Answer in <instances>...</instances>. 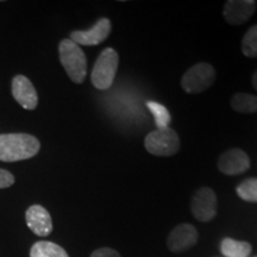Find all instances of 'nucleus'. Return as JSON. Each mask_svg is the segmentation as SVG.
Listing matches in <instances>:
<instances>
[{"label": "nucleus", "mask_w": 257, "mask_h": 257, "mask_svg": "<svg viewBox=\"0 0 257 257\" xmlns=\"http://www.w3.org/2000/svg\"><path fill=\"white\" fill-rule=\"evenodd\" d=\"M111 22L107 18H100L89 30H78L70 34V40L78 46H98L110 36Z\"/></svg>", "instance_id": "0eeeda50"}, {"label": "nucleus", "mask_w": 257, "mask_h": 257, "mask_svg": "<svg viewBox=\"0 0 257 257\" xmlns=\"http://www.w3.org/2000/svg\"><path fill=\"white\" fill-rule=\"evenodd\" d=\"M15 184V176L5 169H0V189L9 188Z\"/></svg>", "instance_id": "6ab92c4d"}, {"label": "nucleus", "mask_w": 257, "mask_h": 257, "mask_svg": "<svg viewBox=\"0 0 257 257\" xmlns=\"http://www.w3.org/2000/svg\"><path fill=\"white\" fill-rule=\"evenodd\" d=\"M144 147L148 153L155 156H172L179 152L180 140L173 128H157L152 131L144 140Z\"/></svg>", "instance_id": "20e7f679"}, {"label": "nucleus", "mask_w": 257, "mask_h": 257, "mask_svg": "<svg viewBox=\"0 0 257 257\" xmlns=\"http://www.w3.org/2000/svg\"><path fill=\"white\" fill-rule=\"evenodd\" d=\"M220 250L225 257H249L251 245L243 240L224 238L220 243Z\"/></svg>", "instance_id": "ddd939ff"}, {"label": "nucleus", "mask_w": 257, "mask_h": 257, "mask_svg": "<svg viewBox=\"0 0 257 257\" xmlns=\"http://www.w3.org/2000/svg\"><path fill=\"white\" fill-rule=\"evenodd\" d=\"M250 168V159L240 149H231L224 153L218 161V169L225 175H238Z\"/></svg>", "instance_id": "1a4fd4ad"}, {"label": "nucleus", "mask_w": 257, "mask_h": 257, "mask_svg": "<svg viewBox=\"0 0 257 257\" xmlns=\"http://www.w3.org/2000/svg\"><path fill=\"white\" fill-rule=\"evenodd\" d=\"M27 224L32 232L37 236L46 237L53 231V220L46 208L41 205H32L25 213Z\"/></svg>", "instance_id": "f8f14e48"}, {"label": "nucleus", "mask_w": 257, "mask_h": 257, "mask_svg": "<svg viewBox=\"0 0 257 257\" xmlns=\"http://www.w3.org/2000/svg\"><path fill=\"white\" fill-rule=\"evenodd\" d=\"M251 82H252V86H253V88H255L256 91H257V70H256V72H255V74H253V75H252Z\"/></svg>", "instance_id": "412c9836"}, {"label": "nucleus", "mask_w": 257, "mask_h": 257, "mask_svg": "<svg viewBox=\"0 0 257 257\" xmlns=\"http://www.w3.org/2000/svg\"><path fill=\"white\" fill-rule=\"evenodd\" d=\"M256 257H257V256H256Z\"/></svg>", "instance_id": "4be33fe9"}, {"label": "nucleus", "mask_w": 257, "mask_h": 257, "mask_svg": "<svg viewBox=\"0 0 257 257\" xmlns=\"http://www.w3.org/2000/svg\"><path fill=\"white\" fill-rule=\"evenodd\" d=\"M91 257H120V255L119 252L115 251L113 249L101 248V249L95 250V251L91 255Z\"/></svg>", "instance_id": "aec40b11"}, {"label": "nucleus", "mask_w": 257, "mask_h": 257, "mask_svg": "<svg viewBox=\"0 0 257 257\" xmlns=\"http://www.w3.org/2000/svg\"><path fill=\"white\" fill-rule=\"evenodd\" d=\"M198 242V231L191 224H180L172 230L169 233L167 244L170 251L181 252L192 246H194Z\"/></svg>", "instance_id": "6e6552de"}, {"label": "nucleus", "mask_w": 257, "mask_h": 257, "mask_svg": "<svg viewBox=\"0 0 257 257\" xmlns=\"http://www.w3.org/2000/svg\"><path fill=\"white\" fill-rule=\"evenodd\" d=\"M12 94L16 101L25 110H35L38 104L37 92L32 82L24 75H17L12 80Z\"/></svg>", "instance_id": "9b49d317"}, {"label": "nucleus", "mask_w": 257, "mask_h": 257, "mask_svg": "<svg viewBox=\"0 0 257 257\" xmlns=\"http://www.w3.org/2000/svg\"><path fill=\"white\" fill-rule=\"evenodd\" d=\"M40 148V141L32 135H0V161L3 162H17V161L29 160L37 155Z\"/></svg>", "instance_id": "f257e3e1"}, {"label": "nucleus", "mask_w": 257, "mask_h": 257, "mask_svg": "<svg viewBox=\"0 0 257 257\" xmlns=\"http://www.w3.org/2000/svg\"><path fill=\"white\" fill-rule=\"evenodd\" d=\"M61 64L73 82L82 83L87 74V60L80 46L72 40H63L59 46Z\"/></svg>", "instance_id": "f03ea898"}, {"label": "nucleus", "mask_w": 257, "mask_h": 257, "mask_svg": "<svg viewBox=\"0 0 257 257\" xmlns=\"http://www.w3.org/2000/svg\"><path fill=\"white\" fill-rule=\"evenodd\" d=\"M237 194L243 200L257 202V179H246L237 186Z\"/></svg>", "instance_id": "a211bd4d"}, {"label": "nucleus", "mask_w": 257, "mask_h": 257, "mask_svg": "<svg viewBox=\"0 0 257 257\" xmlns=\"http://www.w3.org/2000/svg\"><path fill=\"white\" fill-rule=\"evenodd\" d=\"M216 79V72L211 64L200 62L191 67L182 76L181 86L188 94H199L211 87Z\"/></svg>", "instance_id": "39448f33"}, {"label": "nucleus", "mask_w": 257, "mask_h": 257, "mask_svg": "<svg viewBox=\"0 0 257 257\" xmlns=\"http://www.w3.org/2000/svg\"><path fill=\"white\" fill-rule=\"evenodd\" d=\"M231 106L239 113H255L257 112V96L249 93H237L231 99Z\"/></svg>", "instance_id": "2eb2a0df"}, {"label": "nucleus", "mask_w": 257, "mask_h": 257, "mask_svg": "<svg viewBox=\"0 0 257 257\" xmlns=\"http://www.w3.org/2000/svg\"><path fill=\"white\" fill-rule=\"evenodd\" d=\"M118 64H119V56L117 51L112 48H106L102 50L93 67L91 76L93 86L100 91L110 88L114 81Z\"/></svg>", "instance_id": "7ed1b4c3"}, {"label": "nucleus", "mask_w": 257, "mask_h": 257, "mask_svg": "<svg viewBox=\"0 0 257 257\" xmlns=\"http://www.w3.org/2000/svg\"><path fill=\"white\" fill-rule=\"evenodd\" d=\"M30 257H69L62 246L53 242H37L32 245Z\"/></svg>", "instance_id": "4468645a"}, {"label": "nucleus", "mask_w": 257, "mask_h": 257, "mask_svg": "<svg viewBox=\"0 0 257 257\" xmlns=\"http://www.w3.org/2000/svg\"><path fill=\"white\" fill-rule=\"evenodd\" d=\"M255 10L253 0H229L224 6V18L231 25H240L252 17Z\"/></svg>", "instance_id": "9d476101"}, {"label": "nucleus", "mask_w": 257, "mask_h": 257, "mask_svg": "<svg viewBox=\"0 0 257 257\" xmlns=\"http://www.w3.org/2000/svg\"><path fill=\"white\" fill-rule=\"evenodd\" d=\"M242 51L246 57H257V25L246 31L242 40Z\"/></svg>", "instance_id": "f3484780"}, {"label": "nucleus", "mask_w": 257, "mask_h": 257, "mask_svg": "<svg viewBox=\"0 0 257 257\" xmlns=\"http://www.w3.org/2000/svg\"><path fill=\"white\" fill-rule=\"evenodd\" d=\"M147 107L154 115V119H155L157 128L169 127L170 121H172V117H170L169 111L167 110L166 106L160 104V102L150 100L147 102Z\"/></svg>", "instance_id": "dca6fc26"}, {"label": "nucleus", "mask_w": 257, "mask_h": 257, "mask_svg": "<svg viewBox=\"0 0 257 257\" xmlns=\"http://www.w3.org/2000/svg\"><path fill=\"white\" fill-rule=\"evenodd\" d=\"M216 193L208 187H201L194 193L191 202V211L199 221H210L217 214Z\"/></svg>", "instance_id": "423d86ee"}]
</instances>
